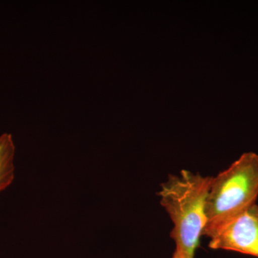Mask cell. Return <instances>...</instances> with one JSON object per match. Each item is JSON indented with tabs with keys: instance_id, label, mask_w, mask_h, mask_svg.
I'll return each mask as SVG.
<instances>
[{
	"instance_id": "3",
	"label": "cell",
	"mask_w": 258,
	"mask_h": 258,
	"mask_svg": "<svg viewBox=\"0 0 258 258\" xmlns=\"http://www.w3.org/2000/svg\"><path fill=\"white\" fill-rule=\"evenodd\" d=\"M209 247L235 251L258 258V206L255 204L218 229Z\"/></svg>"
},
{
	"instance_id": "1",
	"label": "cell",
	"mask_w": 258,
	"mask_h": 258,
	"mask_svg": "<svg viewBox=\"0 0 258 258\" xmlns=\"http://www.w3.org/2000/svg\"><path fill=\"white\" fill-rule=\"evenodd\" d=\"M213 176L181 170L161 184L160 203L173 222L171 237L176 249L186 258L195 251L206 224L205 204Z\"/></svg>"
},
{
	"instance_id": "4",
	"label": "cell",
	"mask_w": 258,
	"mask_h": 258,
	"mask_svg": "<svg viewBox=\"0 0 258 258\" xmlns=\"http://www.w3.org/2000/svg\"><path fill=\"white\" fill-rule=\"evenodd\" d=\"M15 145L12 134L0 136V192L11 185L15 179Z\"/></svg>"
},
{
	"instance_id": "2",
	"label": "cell",
	"mask_w": 258,
	"mask_h": 258,
	"mask_svg": "<svg viewBox=\"0 0 258 258\" xmlns=\"http://www.w3.org/2000/svg\"><path fill=\"white\" fill-rule=\"evenodd\" d=\"M258 196V155L245 153L212 179L205 204L203 235L218 229L255 204Z\"/></svg>"
},
{
	"instance_id": "5",
	"label": "cell",
	"mask_w": 258,
	"mask_h": 258,
	"mask_svg": "<svg viewBox=\"0 0 258 258\" xmlns=\"http://www.w3.org/2000/svg\"><path fill=\"white\" fill-rule=\"evenodd\" d=\"M171 258H186L182 254L180 253L179 251L176 250L174 251V254H173L172 257Z\"/></svg>"
}]
</instances>
